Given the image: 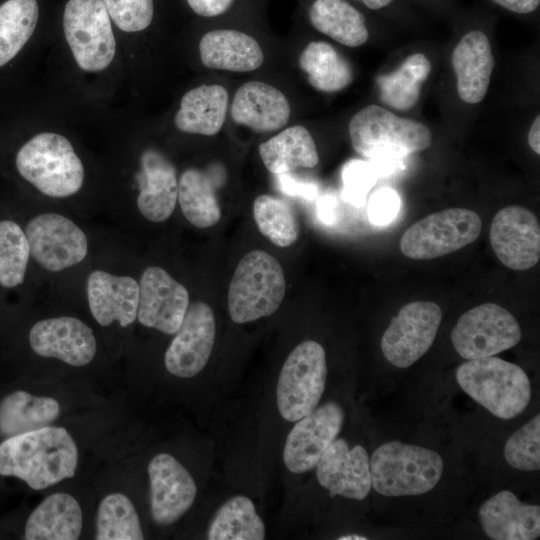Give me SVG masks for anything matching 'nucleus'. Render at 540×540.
I'll return each mask as SVG.
<instances>
[{"label":"nucleus","instance_id":"a19ab883","mask_svg":"<svg viewBox=\"0 0 540 540\" xmlns=\"http://www.w3.org/2000/svg\"><path fill=\"white\" fill-rule=\"evenodd\" d=\"M377 178L372 166L363 161H352L343 170L344 195L353 203L364 199Z\"/></svg>","mask_w":540,"mask_h":540},{"label":"nucleus","instance_id":"72a5a7b5","mask_svg":"<svg viewBox=\"0 0 540 540\" xmlns=\"http://www.w3.org/2000/svg\"><path fill=\"white\" fill-rule=\"evenodd\" d=\"M177 199L185 218L197 228L211 227L220 220L214 184L200 169L189 168L181 174Z\"/></svg>","mask_w":540,"mask_h":540},{"label":"nucleus","instance_id":"b1692460","mask_svg":"<svg viewBox=\"0 0 540 540\" xmlns=\"http://www.w3.org/2000/svg\"><path fill=\"white\" fill-rule=\"evenodd\" d=\"M290 113L286 96L274 86L260 81H249L239 87L231 104L232 119L259 132L282 128Z\"/></svg>","mask_w":540,"mask_h":540},{"label":"nucleus","instance_id":"c85d7f7f","mask_svg":"<svg viewBox=\"0 0 540 540\" xmlns=\"http://www.w3.org/2000/svg\"><path fill=\"white\" fill-rule=\"evenodd\" d=\"M308 15L317 31L345 46L358 47L369 38L365 15L347 0H314Z\"/></svg>","mask_w":540,"mask_h":540},{"label":"nucleus","instance_id":"8fccbe9b","mask_svg":"<svg viewBox=\"0 0 540 540\" xmlns=\"http://www.w3.org/2000/svg\"><path fill=\"white\" fill-rule=\"evenodd\" d=\"M422 1H431V0H422Z\"/></svg>","mask_w":540,"mask_h":540},{"label":"nucleus","instance_id":"f3484780","mask_svg":"<svg viewBox=\"0 0 540 540\" xmlns=\"http://www.w3.org/2000/svg\"><path fill=\"white\" fill-rule=\"evenodd\" d=\"M148 474L152 518L159 525H171L192 506L197 494L196 483L188 470L167 453L151 459Z\"/></svg>","mask_w":540,"mask_h":540},{"label":"nucleus","instance_id":"7c9ffc66","mask_svg":"<svg viewBox=\"0 0 540 540\" xmlns=\"http://www.w3.org/2000/svg\"><path fill=\"white\" fill-rule=\"evenodd\" d=\"M431 70V63L423 53L408 56L396 70L377 78L382 103L398 111L413 108Z\"/></svg>","mask_w":540,"mask_h":540},{"label":"nucleus","instance_id":"c9c22d12","mask_svg":"<svg viewBox=\"0 0 540 540\" xmlns=\"http://www.w3.org/2000/svg\"><path fill=\"white\" fill-rule=\"evenodd\" d=\"M140 519L132 501L122 493H111L100 502L96 517L98 540H141Z\"/></svg>","mask_w":540,"mask_h":540},{"label":"nucleus","instance_id":"ea45409f","mask_svg":"<svg viewBox=\"0 0 540 540\" xmlns=\"http://www.w3.org/2000/svg\"><path fill=\"white\" fill-rule=\"evenodd\" d=\"M110 19L125 32L147 28L154 14L153 0H102Z\"/></svg>","mask_w":540,"mask_h":540},{"label":"nucleus","instance_id":"39448f33","mask_svg":"<svg viewBox=\"0 0 540 540\" xmlns=\"http://www.w3.org/2000/svg\"><path fill=\"white\" fill-rule=\"evenodd\" d=\"M16 167L19 174L40 192L63 198L79 191L84 169L71 143L64 136L43 132L18 151Z\"/></svg>","mask_w":540,"mask_h":540},{"label":"nucleus","instance_id":"f8f14e48","mask_svg":"<svg viewBox=\"0 0 540 540\" xmlns=\"http://www.w3.org/2000/svg\"><path fill=\"white\" fill-rule=\"evenodd\" d=\"M25 234L30 254L48 271L64 270L87 255L84 232L60 214L45 213L34 217L26 225Z\"/></svg>","mask_w":540,"mask_h":540},{"label":"nucleus","instance_id":"c756f323","mask_svg":"<svg viewBox=\"0 0 540 540\" xmlns=\"http://www.w3.org/2000/svg\"><path fill=\"white\" fill-rule=\"evenodd\" d=\"M59 414L55 399L15 391L0 401V436L9 438L48 426Z\"/></svg>","mask_w":540,"mask_h":540},{"label":"nucleus","instance_id":"cd10ccee","mask_svg":"<svg viewBox=\"0 0 540 540\" xmlns=\"http://www.w3.org/2000/svg\"><path fill=\"white\" fill-rule=\"evenodd\" d=\"M259 154L267 170L277 175L313 168L319 162L314 139L302 125L288 127L261 143Z\"/></svg>","mask_w":540,"mask_h":540},{"label":"nucleus","instance_id":"2f4dec72","mask_svg":"<svg viewBox=\"0 0 540 540\" xmlns=\"http://www.w3.org/2000/svg\"><path fill=\"white\" fill-rule=\"evenodd\" d=\"M299 65L310 85L322 92L343 90L353 81L350 63L324 41L310 42L300 54Z\"/></svg>","mask_w":540,"mask_h":540},{"label":"nucleus","instance_id":"aec40b11","mask_svg":"<svg viewBox=\"0 0 540 540\" xmlns=\"http://www.w3.org/2000/svg\"><path fill=\"white\" fill-rule=\"evenodd\" d=\"M87 296L91 314L101 326L117 321L127 327L137 318L139 284L132 277L93 271L87 280Z\"/></svg>","mask_w":540,"mask_h":540},{"label":"nucleus","instance_id":"6ab92c4d","mask_svg":"<svg viewBox=\"0 0 540 540\" xmlns=\"http://www.w3.org/2000/svg\"><path fill=\"white\" fill-rule=\"evenodd\" d=\"M316 476L331 497L363 500L372 488L366 449L361 445L350 448L345 439H335L326 449L316 465Z\"/></svg>","mask_w":540,"mask_h":540},{"label":"nucleus","instance_id":"a878e982","mask_svg":"<svg viewBox=\"0 0 540 540\" xmlns=\"http://www.w3.org/2000/svg\"><path fill=\"white\" fill-rule=\"evenodd\" d=\"M82 510L67 493L46 497L30 514L25 525L27 540H76L82 531Z\"/></svg>","mask_w":540,"mask_h":540},{"label":"nucleus","instance_id":"49530a36","mask_svg":"<svg viewBox=\"0 0 540 540\" xmlns=\"http://www.w3.org/2000/svg\"><path fill=\"white\" fill-rule=\"evenodd\" d=\"M540 117L537 115L531 124V127L528 132V143L531 149L536 153L540 154Z\"/></svg>","mask_w":540,"mask_h":540},{"label":"nucleus","instance_id":"7ed1b4c3","mask_svg":"<svg viewBox=\"0 0 540 540\" xmlns=\"http://www.w3.org/2000/svg\"><path fill=\"white\" fill-rule=\"evenodd\" d=\"M354 150L365 158H399L427 149L430 129L423 123L402 118L379 105L358 111L349 122Z\"/></svg>","mask_w":540,"mask_h":540},{"label":"nucleus","instance_id":"5701e85b","mask_svg":"<svg viewBox=\"0 0 540 540\" xmlns=\"http://www.w3.org/2000/svg\"><path fill=\"white\" fill-rule=\"evenodd\" d=\"M137 177L140 213L151 222L167 220L175 209L178 196L173 164L159 151L147 149L141 155V172Z\"/></svg>","mask_w":540,"mask_h":540},{"label":"nucleus","instance_id":"20e7f679","mask_svg":"<svg viewBox=\"0 0 540 540\" xmlns=\"http://www.w3.org/2000/svg\"><path fill=\"white\" fill-rule=\"evenodd\" d=\"M442 471L438 453L400 441L384 443L370 459L372 487L384 496L424 494L436 486Z\"/></svg>","mask_w":540,"mask_h":540},{"label":"nucleus","instance_id":"0eeeda50","mask_svg":"<svg viewBox=\"0 0 540 540\" xmlns=\"http://www.w3.org/2000/svg\"><path fill=\"white\" fill-rule=\"evenodd\" d=\"M327 364L323 347L307 340L286 358L279 374L276 400L280 415L296 422L318 405L326 384Z\"/></svg>","mask_w":540,"mask_h":540},{"label":"nucleus","instance_id":"473e14b6","mask_svg":"<svg viewBox=\"0 0 540 540\" xmlns=\"http://www.w3.org/2000/svg\"><path fill=\"white\" fill-rule=\"evenodd\" d=\"M265 526L253 502L236 495L225 501L215 512L207 532L209 540H261Z\"/></svg>","mask_w":540,"mask_h":540},{"label":"nucleus","instance_id":"f257e3e1","mask_svg":"<svg viewBox=\"0 0 540 540\" xmlns=\"http://www.w3.org/2000/svg\"><path fill=\"white\" fill-rule=\"evenodd\" d=\"M77 465V445L63 427L45 426L0 443V475L17 477L33 490L73 478Z\"/></svg>","mask_w":540,"mask_h":540},{"label":"nucleus","instance_id":"4468645a","mask_svg":"<svg viewBox=\"0 0 540 540\" xmlns=\"http://www.w3.org/2000/svg\"><path fill=\"white\" fill-rule=\"evenodd\" d=\"M343 422V408L332 401L299 419L286 438L283 450L285 466L297 474L315 468L336 439Z\"/></svg>","mask_w":540,"mask_h":540},{"label":"nucleus","instance_id":"2eb2a0df","mask_svg":"<svg viewBox=\"0 0 540 540\" xmlns=\"http://www.w3.org/2000/svg\"><path fill=\"white\" fill-rule=\"evenodd\" d=\"M489 238L498 259L510 269L527 270L540 259L539 222L525 207L513 205L498 211Z\"/></svg>","mask_w":540,"mask_h":540},{"label":"nucleus","instance_id":"a211bd4d","mask_svg":"<svg viewBox=\"0 0 540 540\" xmlns=\"http://www.w3.org/2000/svg\"><path fill=\"white\" fill-rule=\"evenodd\" d=\"M29 343L36 354L76 367L90 363L97 349L92 329L80 319L67 316L35 323Z\"/></svg>","mask_w":540,"mask_h":540},{"label":"nucleus","instance_id":"dca6fc26","mask_svg":"<svg viewBox=\"0 0 540 540\" xmlns=\"http://www.w3.org/2000/svg\"><path fill=\"white\" fill-rule=\"evenodd\" d=\"M190 302L187 289L156 266L144 270L139 284L137 319L149 328L175 334Z\"/></svg>","mask_w":540,"mask_h":540},{"label":"nucleus","instance_id":"f704fd0d","mask_svg":"<svg viewBox=\"0 0 540 540\" xmlns=\"http://www.w3.org/2000/svg\"><path fill=\"white\" fill-rule=\"evenodd\" d=\"M38 15L36 0H7L0 5V67L27 43L36 28Z\"/></svg>","mask_w":540,"mask_h":540},{"label":"nucleus","instance_id":"1a4fd4ad","mask_svg":"<svg viewBox=\"0 0 540 540\" xmlns=\"http://www.w3.org/2000/svg\"><path fill=\"white\" fill-rule=\"evenodd\" d=\"M481 228L476 212L465 208L445 209L411 225L402 235L400 250L411 259H435L474 242Z\"/></svg>","mask_w":540,"mask_h":540},{"label":"nucleus","instance_id":"09e8293b","mask_svg":"<svg viewBox=\"0 0 540 540\" xmlns=\"http://www.w3.org/2000/svg\"><path fill=\"white\" fill-rule=\"evenodd\" d=\"M339 540H367V537L365 536H361V535H357V534H350V535H343L341 537L338 538Z\"/></svg>","mask_w":540,"mask_h":540},{"label":"nucleus","instance_id":"bb28decb","mask_svg":"<svg viewBox=\"0 0 540 540\" xmlns=\"http://www.w3.org/2000/svg\"><path fill=\"white\" fill-rule=\"evenodd\" d=\"M229 96L218 84L201 85L185 93L174 124L182 132L212 136L226 119Z\"/></svg>","mask_w":540,"mask_h":540},{"label":"nucleus","instance_id":"423d86ee","mask_svg":"<svg viewBox=\"0 0 540 540\" xmlns=\"http://www.w3.org/2000/svg\"><path fill=\"white\" fill-rule=\"evenodd\" d=\"M286 292L283 269L271 254L254 250L239 261L228 291L232 321L247 323L272 315Z\"/></svg>","mask_w":540,"mask_h":540},{"label":"nucleus","instance_id":"4c0bfd02","mask_svg":"<svg viewBox=\"0 0 540 540\" xmlns=\"http://www.w3.org/2000/svg\"><path fill=\"white\" fill-rule=\"evenodd\" d=\"M30 256L29 243L21 227L0 221V284L13 288L23 283Z\"/></svg>","mask_w":540,"mask_h":540},{"label":"nucleus","instance_id":"412c9836","mask_svg":"<svg viewBox=\"0 0 540 540\" xmlns=\"http://www.w3.org/2000/svg\"><path fill=\"white\" fill-rule=\"evenodd\" d=\"M451 63L460 99L468 104L481 102L495 66L488 36L478 29L464 34L452 52Z\"/></svg>","mask_w":540,"mask_h":540},{"label":"nucleus","instance_id":"37998d69","mask_svg":"<svg viewBox=\"0 0 540 540\" xmlns=\"http://www.w3.org/2000/svg\"><path fill=\"white\" fill-rule=\"evenodd\" d=\"M190 8L202 17H215L225 13L234 0H186Z\"/></svg>","mask_w":540,"mask_h":540},{"label":"nucleus","instance_id":"4be33fe9","mask_svg":"<svg viewBox=\"0 0 540 540\" xmlns=\"http://www.w3.org/2000/svg\"><path fill=\"white\" fill-rule=\"evenodd\" d=\"M478 515L490 539L533 540L540 535V507L522 503L508 490L485 501Z\"/></svg>","mask_w":540,"mask_h":540},{"label":"nucleus","instance_id":"a18cd8bd","mask_svg":"<svg viewBox=\"0 0 540 540\" xmlns=\"http://www.w3.org/2000/svg\"><path fill=\"white\" fill-rule=\"evenodd\" d=\"M284 180H281V186L285 193L295 196H306L311 195V189L304 184L298 183L296 179L290 177H284Z\"/></svg>","mask_w":540,"mask_h":540},{"label":"nucleus","instance_id":"ddd939ff","mask_svg":"<svg viewBox=\"0 0 540 540\" xmlns=\"http://www.w3.org/2000/svg\"><path fill=\"white\" fill-rule=\"evenodd\" d=\"M215 334V317L211 307L201 301L189 304L183 321L165 352L166 369L180 378L196 376L210 358Z\"/></svg>","mask_w":540,"mask_h":540},{"label":"nucleus","instance_id":"6e6552de","mask_svg":"<svg viewBox=\"0 0 540 540\" xmlns=\"http://www.w3.org/2000/svg\"><path fill=\"white\" fill-rule=\"evenodd\" d=\"M63 29L82 70L98 72L110 65L116 41L102 0H69L64 9Z\"/></svg>","mask_w":540,"mask_h":540},{"label":"nucleus","instance_id":"9d476101","mask_svg":"<svg viewBox=\"0 0 540 540\" xmlns=\"http://www.w3.org/2000/svg\"><path fill=\"white\" fill-rule=\"evenodd\" d=\"M521 337L516 318L492 302L466 311L451 332L456 352L467 360L494 356L517 345Z\"/></svg>","mask_w":540,"mask_h":540},{"label":"nucleus","instance_id":"79ce46f5","mask_svg":"<svg viewBox=\"0 0 540 540\" xmlns=\"http://www.w3.org/2000/svg\"><path fill=\"white\" fill-rule=\"evenodd\" d=\"M399 207L400 199L396 192L391 189H381L370 199L369 219L378 225L389 223L396 216Z\"/></svg>","mask_w":540,"mask_h":540},{"label":"nucleus","instance_id":"c03bdc74","mask_svg":"<svg viewBox=\"0 0 540 540\" xmlns=\"http://www.w3.org/2000/svg\"><path fill=\"white\" fill-rule=\"evenodd\" d=\"M496 6L519 15H528L538 10L540 0H490Z\"/></svg>","mask_w":540,"mask_h":540},{"label":"nucleus","instance_id":"de8ad7c7","mask_svg":"<svg viewBox=\"0 0 540 540\" xmlns=\"http://www.w3.org/2000/svg\"><path fill=\"white\" fill-rule=\"evenodd\" d=\"M361 2L365 7L372 11H381L391 5H393L396 0H357Z\"/></svg>","mask_w":540,"mask_h":540},{"label":"nucleus","instance_id":"e433bc0d","mask_svg":"<svg viewBox=\"0 0 540 540\" xmlns=\"http://www.w3.org/2000/svg\"><path fill=\"white\" fill-rule=\"evenodd\" d=\"M253 216L259 231L273 244L287 247L299 235V224L291 206L272 195H259L253 203Z\"/></svg>","mask_w":540,"mask_h":540},{"label":"nucleus","instance_id":"f03ea898","mask_svg":"<svg viewBox=\"0 0 540 540\" xmlns=\"http://www.w3.org/2000/svg\"><path fill=\"white\" fill-rule=\"evenodd\" d=\"M456 380L473 400L501 419L516 417L530 401V381L524 370L497 357L463 363L456 371Z\"/></svg>","mask_w":540,"mask_h":540},{"label":"nucleus","instance_id":"58836bf2","mask_svg":"<svg viewBox=\"0 0 540 540\" xmlns=\"http://www.w3.org/2000/svg\"><path fill=\"white\" fill-rule=\"evenodd\" d=\"M504 457L514 468L535 471L540 468V415L518 429L506 442Z\"/></svg>","mask_w":540,"mask_h":540},{"label":"nucleus","instance_id":"393cba45","mask_svg":"<svg viewBox=\"0 0 540 540\" xmlns=\"http://www.w3.org/2000/svg\"><path fill=\"white\" fill-rule=\"evenodd\" d=\"M200 58L210 69L249 72L264 61L259 43L250 35L233 29L207 32L199 43Z\"/></svg>","mask_w":540,"mask_h":540},{"label":"nucleus","instance_id":"9b49d317","mask_svg":"<svg viewBox=\"0 0 540 540\" xmlns=\"http://www.w3.org/2000/svg\"><path fill=\"white\" fill-rule=\"evenodd\" d=\"M442 320L440 307L431 301L404 305L381 339L384 357L394 366L407 368L432 346Z\"/></svg>","mask_w":540,"mask_h":540}]
</instances>
